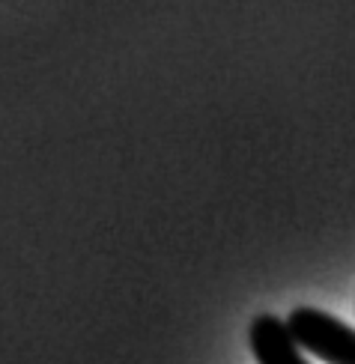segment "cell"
I'll return each mask as SVG.
<instances>
[{"mask_svg": "<svg viewBox=\"0 0 355 364\" xmlns=\"http://www.w3.org/2000/svg\"><path fill=\"white\" fill-rule=\"evenodd\" d=\"M287 328L292 341L319 361L355 364V328L337 316L317 308H296L287 316Z\"/></svg>", "mask_w": 355, "mask_h": 364, "instance_id": "6da1fadb", "label": "cell"}, {"mask_svg": "<svg viewBox=\"0 0 355 364\" xmlns=\"http://www.w3.org/2000/svg\"><path fill=\"white\" fill-rule=\"evenodd\" d=\"M248 343L257 364H311L304 358L302 346L292 341L287 320H277L275 314H260L248 328Z\"/></svg>", "mask_w": 355, "mask_h": 364, "instance_id": "7a4b0ae2", "label": "cell"}]
</instances>
